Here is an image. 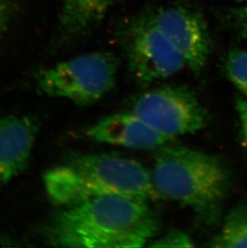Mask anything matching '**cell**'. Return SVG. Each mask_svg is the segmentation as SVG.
Instances as JSON below:
<instances>
[{"label":"cell","mask_w":247,"mask_h":248,"mask_svg":"<svg viewBox=\"0 0 247 248\" xmlns=\"http://www.w3.org/2000/svg\"><path fill=\"white\" fill-rule=\"evenodd\" d=\"M229 16L236 30L247 37V2L231 9Z\"/></svg>","instance_id":"14"},{"label":"cell","mask_w":247,"mask_h":248,"mask_svg":"<svg viewBox=\"0 0 247 248\" xmlns=\"http://www.w3.org/2000/svg\"><path fill=\"white\" fill-rule=\"evenodd\" d=\"M210 246L217 248H247V200L238 202L229 211Z\"/></svg>","instance_id":"11"},{"label":"cell","mask_w":247,"mask_h":248,"mask_svg":"<svg viewBox=\"0 0 247 248\" xmlns=\"http://www.w3.org/2000/svg\"><path fill=\"white\" fill-rule=\"evenodd\" d=\"M86 134L96 142L135 150H151L174 140L156 131L132 112L105 117L89 127Z\"/></svg>","instance_id":"8"},{"label":"cell","mask_w":247,"mask_h":248,"mask_svg":"<svg viewBox=\"0 0 247 248\" xmlns=\"http://www.w3.org/2000/svg\"><path fill=\"white\" fill-rule=\"evenodd\" d=\"M160 232L147 201L128 197H100L65 206L45 228L51 246L135 248L146 246Z\"/></svg>","instance_id":"1"},{"label":"cell","mask_w":247,"mask_h":248,"mask_svg":"<svg viewBox=\"0 0 247 248\" xmlns=\"http://www.w3.org/2000/svg\"><path fill=\"white\" fill-rule=\"evenodd\" d=\"M148 246L151 248H193L194 243L189 234L182 230L173 229L155 237Z\"/></svg>","instance_id":"13"},{"label":"cell","mask_w":247,"mask_h":248,"mask_svg":"<svg viewBox=\"0 0 247 248\" xmlns=\"http://www.w3.org/2000/svg\"><path fill=\"white\" fill-rule=\"evenodd\" d=\"M160 198L188 206L202 220L215 222L231 186L219 157L181 145L162 146L150 172Z\"/></svg>","instance_id":"3"},{"label":"cell","mask_w":247,"mask_h":248,"mask_svg":"<svg viewBox=\"0 0 247 248\" xmlns=\"http://www.w3.org/2000/svg\"><path fill=\"white\" fill-rule=\"evenodd\" d=\"M119 64V58L112 52L79 55L39 71L35 83L47 96L90 106L113 88Z\"/></svg>","instance_id":"4"},{"label":"cell","mask_w":247,"mask_h":248,"mask_svg":"<svg viewBox=\"0 0 247 248\" xmlns=\"http://www.w3.org/2000/svg\"><path fill=\"white\" fill-rule=\"evenodd\" d=\"M121 30L128 68L138 83L164 80L186 66L184 57L156 25L151 12L132 17Z\"/></svg>","instance_id":"5"},{"label":"cell","mask_w":247,"mask_h":248,"mask_svg":"<svg viewBox=\"0 0 247 248\" xmlns=\"http://www.w3.org/2000/svg\"><path fill=\"white\" fill-rule=\"evenodd\" d=\"M154 21L184 57L186 66L200 74L211 52V38L205 19L182 6L151 11Z\"/></svg>","instance_id":"7"},{"label":"cell","mask_w":247,"mask_h":248,"mask_svg":"<svg viewBox=\"0 0 247 248\" xmlns=\"http://www.w3.org/2000/svg\"><path fill=\"white\" fill-rule=\"evenodd\" d=\"M45 189L51 201L70 206L100 197H128L144 201L160 198L150 172L135 160L89 154L47 171Z\"/></svg>","instance_id":"2"},{"label":"cell","mask_w":247,"mask_h":248,"mask_svg":"<svg viewBox=\"0 0 247 248\" xmlns=\"http://www.w3.org/2000/svg\"><path fill=\"white\" fill-rule=\"evenodd\" d=\"M117 0H64L59 16L56 44L68 47L98 28Z\"/></svg>","instance_id":"10"},{"label":"cell","mask_w":247,"mask_h":248,"mask_svg":"<svg viewBox=\"0 0 247 248\" xmlns=\"http://www.w3.org/2000/svg\"><path fill=\"white\" fill-rule=\"evenodd\" d=\"M227 78L247 97V50H233L226 61Z\"/></svg>","instance_id":"12"},{"label":"cell","mask_w":247,"mask_h":248,"mask_svg":"<svg viewBox=\"0 0 247 248\" xmlns=\"http://www.w3.org/2000/svg\"><path fill=\"white\" fill-rule=\"evenodd\" d=\"M165 136L195 134L207 123V113L193 90L184 85H166L145 92L132 111Z\"/></svg>","instance_id":"6"},{"label":"cell","mask_w":247,"mask_h":248,"mask_svg":"<svg viewBox=\"0 0 247 248\" xmlns=\"http://www.w3.org/2000/svg\"><path fill=\"white\" fill-rule=\"evenodd\" d=\"M37 131L30 117H0V188L28 166Z\"/></svg>","instance_id":"9"},{"label":"cell","mask_w":247,"mask_h":248,"mask_svg":"<svg viewBox=\"0 0 247 248\" xmlns=\"http://www.w3.org/2000/svg\"><path fill=\"white\" fill-rule=\"evenodd\" d=\"M12 16V7L9 0H0V36L7 28Z\"/></svg>","instance_id":"16"},{"label":"cell","mask_w":247,"mask_h":248,"mask_svg":"<svg viewBox=\"0 0 247 248\" xmlns=\"http://www.w3.org/2000/svg\"><path fill=\"white\" fill-rule=\"evenodd\" d=\"M235 108L240 122L241 135L247 149V98L239 96L236 99Z\"/></svg>","instance_id":"15"},{"label":"cell","mask_w":247,"mask_h":248,"mask_svg":"<svg viewBox=\"0 0 247 248\" xmlns=\"http://www.w3.org/2000/svg\"><path fill=\"white\" fill-rule=\"evenodd\" d=\"M231 1H233L234 2H238L239 4H243V3H246L247 2V0H231Z\"/></svg>","instance_id":"17"}]
</instances>
